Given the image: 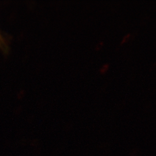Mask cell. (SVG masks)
<instances>
[{
  "instance_id": "cell-1",
  "label": "cell",
  "mask_w": 156,
  "mask_h": 156,
  "mask_svg": "<svg viewBox=\"0 0 156 156\" xmlns=\"http://www.w3.org/2000/svg\"><path fill=\"white\" fill-rule=\"evenodd\" d=\"M108 68V65H104V66L101 68V71L102 73H105V72H106V71L107 70Z\"/></svg>"
},
{
  "instance_id": "cell-3",
  "label": "cell",
  "mask_w": 156,
  "mask_h": 156,
  "mask_svg": "<svg viewBox=\"0 0 156 156\" xmlns=\"http://www.w3.org/2000/svg\"><path fill=\"white\" fill-rule=\"evenodd\" d=\"M102 46H103V44H102V43L99 44H98L97 46V49L98 50L100 49L101 48H102Z\"/></svg>"
},
{
  "instance_id": "cell-2",
  "label": "cell",
  "mask_w": 156,
  "mask_h": 156,
  "mask_svg": "<svg viewBox=\"0 0 156 156\" xmlns=\"http://www.w3.org/2000/svg\"><path fill=\"white\" fill-rule=\"evenodd\" d=\"M129 34L126 35V36L124 37L123 40V41H122V43H125L127 41H128V39H129Z\"/></svg>"
}]
</instances>
